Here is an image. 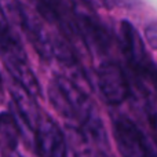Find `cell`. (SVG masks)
I'll use <instances>...</instances> for the list:
<instances>
[{"mask_svg": "<svg viewBox=\"0 0 157 157\" xmlns=\"http://www.w3.org/2000/svg\"><path fill=\"white\" fill-rule=\"evenodd\" d=\"M48 101L59 116L97 142H106L105 130L94 102L76 81L55 75L47 90Z\"/></svg>", "mask_w": 157, "mask_h": 157, "instance_id": "obj_1", "label": "cell"}, {"mask_svg": "<svg viewBox=\"0 0 157 157\" xmlns=\"http://www.w3.org/2000/svg\"><path fill=\"white\" fill-rule=\"evenodd\" d=\"M0 58L3 59V63L15 83L24 87L33 97H39L41 94L40 84L28 61L26 52L19 43L18 37L11 30L4 10H2V6H0Z\"/></svg>", "mask_w": 157, "mask_h": 157, "instance_id": "obj_2", "label": "cell"}, {"mask_svg": "<svg viewBox=\"0 0 157 157\" xmlns=\"http://www.w3.org/2000/svg\"><path fill=\"white\" fill-rule=\"evenodd\" d=\"M113 135L123 157H157V149L145 132L128 117L113 120Z\"/></svg>", "mask_w": 157, "mask_h": 157, "instance_id": "obj_3", "label": "cell"}, {"mask_svg": "<svg viewBox=\"0 0 157 157\" xmlns=\"http://www.w3.org/2000/svg\"><path fill=\"white\" fill-rule=\"evenodd\" d=\"M33 132L36 152L40 157H68L65 134L48 114H40Z\"/></svg>", "mask_w": 157, "mask_h": 157, "instance_id": "obj_4", "label": "cell"}, {"mask_svg": "<svg viewBox=\"0 0 157 157\" xmlns=\"http://www.w3.org/2000/svg\"><path fill=\"white\" fill-rule=\"evenodd\" d=\"M98 88L108 105L119 106L130 98V86L120 66L113 62H103L97 71Z\"/></svg>", "mask_w": 157, "mask_h": 157, "instance_id": "obj_5", "label": "cell"}, {"mask_svg": "<svg viewBox=\"0 0 157 157\" xmlns=\"http://www.w3.org/2000/svg\"><path fill=\"white\" fill-rule=\"evenodd\" d=\"M10 94L11 99L14 102L17 112L19 114V119L22 120L25 125L29 130H35L36 124L40 117V112H39V106L35 102V97L26 91L24 87H21L18 83L14 81L10 87Z\"/></svg>", "mask_w": 157, "mask_h": 157, "instance_id": "obj_6", "label": "cell"}, {"mask_svg": "<svg viewBox=\"0 0 157 157\" xmlns=\"http://www.w3.org/2000/svg\"><path fill=\"white\" fill-rule=\"evenodd\" d=\"M21 127L14 114L8 110H3L0 113V138L8 149H11V152L17 149L21 141Z\"/></svg>", "mask_w": 157, "mask_h": 157, "instance_id": "obj_7", "label": "cell"}, {"mask_svg": "<svg viewBox=\"0 0 157 157\" xmlns=\"http://www.w3.org/2000/svg\"><path fill=\"white\" fill-rule=\"evenodd\" d=\"M145 39L150 48L157 50V21H150L145 26Z\"/></svg>", "mask_w": 157, "mask_h": 157, "instance_id": "obj_8", "label": "cell"}, {"mask_svg": "<svg viewBox=\"0 0 157 157\" xmlns=\"http://www.w3.org/2000/svg\"><path fill=\"white\" fill-rule=\"evenodd\" d=\"M101 2L106 7H121V8H131L138 4V0H101Z\"/></svg>", "mask_w": 157, "mask_h": 157, "instance_id": "obj_9", "label": "cell"}, {"mask_svg": "<svg viewBox=\"0 0 157 157\" xmlns=\"http://www.w3.org/2000/svg\"><path fill=\"white\" fill-rule=\"evenodd\" d=\"M8 157H24V156L19 155V153H18V152H15V150H13V152L10 153V156H8Z\"/></svg>", "mask_w": 157, "mask_h": 157, "instance_id": "obj_10", "label": "cell"}, {"mask_svg": "<svg viewBox=\"0 0 157 157\" xmlns=\"http://www.w3.org/2000/svg\"><path fill=\"white\" fill-rule=\"evenodd\" d=\"M3 97V78H2V75H0V99Z\"/></svg>", "mask_w": 157, "mask_h": 157, "instance_id": "obj_11", "label": "cell"}]
</instances>
